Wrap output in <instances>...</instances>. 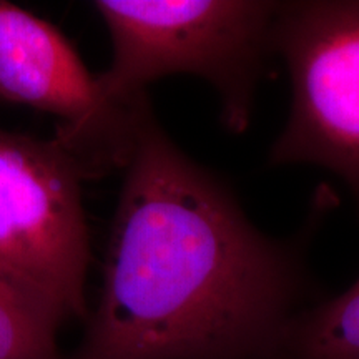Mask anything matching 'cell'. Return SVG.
<instances>
[{"label":"cell","mask_w":359,"mask_h":359,"mask_svg":"<svg viewBox=\"0 0 359 359\" xmlns=\"http://www.w3.org/2000/svg\"><path fill=\"white\" fill-rule=\"evenodd\" d=\"M278 359H359V278L343 293L304 308Z\"/></svg>","instance_id":"obj_6"},{"label":"cell","mask_w":359,"mask_h":359,"mask_svg":"<svg viewBox=\"0 0 359 359\" xmlns=\"http://www.w3.org/2000/svg\"><path fill=\"white\" fill-rule=\"evenodd\" d=\"M85 177L57 138L0 128V280L57 333L88 318Z\"/></svg>","instance_id":"obj_3"},{"label":"cell","mask_w":359,"mask_h":359,"mask_svg":"<svg viewBox=\"0 0 359 359\" xmlns=\"http://www.w3.org/2000/svg\"><path fill=\"white\" fill-rule=\"evenodd\" d=\"M97 306L65 359H278L311 299L304 235L278 240L143 111Z\"/></svg>","instance_id":"obj_1"},{"label":"cell","mask_w":359,"mask_h":359,"mask_svg":"<svg viewBox=\"0 0 359 359\" xmlns=\"http://www.w3.org/2000/svg\"><path fill=\"white\" fill-rule=\"evenodd\" d=\"M280 2L269 0H97L111 40L98 75L103 100L128 107L170 75H193L217 93L231 133L250 127L257 88L273 55Z\"/></svg>","instance_id":"obj_2"},{"label":"cell","mask_w":359,"mask_h":359,"mask_svg":"<svg viewBox=\"0 0 359 359\" xmlns=\"http://www.w3.org/2000/svg\"><path fill=\"white\" fill-rule=\"evenodd\" d=\"M273 52L288 70V120L269 165L333 173L359 206V0L280 2Z\"/></svg>","instance_id":"obj_4"},{"label":"cell","mask_w":359,"mask_h":359,"mask_svg":"<svg viewBox=\"0 0 359 359\" xmlns=\"http://www.w3.org/2000/svg\"><path fill=\"white\" fill-rule=\"evenodd\" d=\"M0 100L47 111L64 127L57 140L77 156L88 177L125 167L147 95L128 107L103 100L69 40L52 24L0 0Z\"/></svg>","instance_id":"obj_5"},{"label":"cell","mask_w":359,"mask_h":359,"mask_svg":"<svg viewBox=\"0 0 359 359\" xmlns=\"http://www.w3.org/2000/svg\"><path fill=\"white\" fill-rule=\"evenodd\" d=\"M0 359H65L57 331L0 280Z\"/></svg>","instance_id":"obj_7"}]
</instances>
